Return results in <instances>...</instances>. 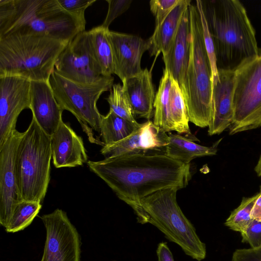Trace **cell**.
I'll return each mask as SVG.
<instances>
[{
  "label": "cell",
  "mask_w": 261,
  "mask_h": 261,
  "mask_svg": "<svg viewBox=\"0 0 261 261\" xmlns=\"http://www.w3.org/2000/svg\"><path fill=\"white\" fill-rule=\"evenodd\" d=\"M87 164L120 200L132 208L139 223L143 217L142 199L161 190L184 188L191 178L190 164L165 154L134 153L89 161Z\"/></svg>",
  "instance_id": "1"
},
{
  "label": "cell",
  "mask_w": 261,
  "mask_h": 261,
  "mask_svg": "<svg viewBox=\"0 0 261 261\" xmlns=\"http://www.w3.org/2000/svg\"><path fill=\"white\" fill-rule=\"evenodd\" d=\"M202 2L218 69L235 70L244 60L261 54L255 29L240 1Z\"/></svg>",
  "instance_id": "2"
},
{
  "label": "cell",
  "mask_w": 261,
  "mask_h": 261,
  "mask_svg": "<svg viewBox=\"0 0 261 261\" xmlns=\"http://www.w3.org/2000/svg\"><path fill=\"white\" fill-rule=\"evenodd\" d=\"M86 23L65 11L57 0H0V38L33 34L70 42L85 31Z\"/></svg>",
  "instance_id": "3"
},
{
  "label": "cell",
  "mask_w": 261,
  "mask_h": 261,
  "mask_svg": "<svg viewBox=\"0 0 261 261\" xmlns=\"http://www.w3.org/2000/svg\"><path fill=\"white\" fill-rule=\"evenodd\" d=\"M69 41L39 34H14L0 38V76L49 81Z\"/></svg>",
  "instance_id": "4"
},
{
  "label": "cell",
  "mask_w": 261,
  "mask_h": 261,
  "mask_svg": "<svg viewBox=\"0 0 261 261\" xmlns=\"http://www.w3.org/2000/svg\"><path fill=\"white\" fill-rule=\"evenodd\" d=\"M51 136L32 117L23 132L15 158L17 185L20 200L41 203L50 181Z\"/></svg>",
  "instance_id": "5"
},
{
  "label": "cell",
  "mask_w": 261,
  "mask_h": 261,
  "mask_svg": "<svg viewBox=\"0 0 261 261\" xmlns=\"http://www.w3.org/2000/svg\"><path fill=\"white\" fill-rule=\"evenodd\" d=\"M179 190L177 187L165 189L142 199L141 224L154 225L186 254L201 261L206 257V246L177 203L176 194Z\"/></svg>",
  "instance_id": "6"
},
{
  "label": "cell",
  "mask_w": 261,
  "mask_h": 261,
  "mask_svg": "<svg viewBox=\"0 0 261 261\" xmlns=\"http://www.w3.org/2000/svg\"><path fill=\"white\" fill-rule=\"evenodd\" d=\"M191 41L186 73V104L189 121L200 127H208L211 115L212 70L205 47L199 13L195 5L189 6Z\"/></svg>",
  "instance_id": "7"
},
{
  "label": "cell",
  "mask_w": 261,
  "mask_h": 261,
  "mask_svg": "<svg viewBox=\"0 0 261 261\" xmlns=\"http://www.w3.org/2000/svg\"><path fill=\"white\" fill-rule=\"evenodd\" d=\"M114 77L103 76L99 81L91 84H81L71 81L59 74L55 70L49 82L55 97L64 110L71 112L81 124L90 142L103 144L93 135L92 130L100 133L101 114L96 103L100 95L110 91Z\"/></svg>",
  "instance_id": "8"
},
{
  "label": "cell",
  "mask_w": 261,
  "mask_h": 261,
  "mask_svg": "<svg viewBox=\"0 0 261 261\" xmlns=\"http://www.w3.org/2000/svg\"><path fill=\"white\" fill-rule=\"evenodd\" d=\"M234 70L231 135L261 126V54L244 60Z\"/></svg>",
  "instance_id": "9"
},
{
  "label": "cell",
  "mask_w": 261,
  "mask_h": 261,
  "mask_svg": "<svg viewBox=\"0 0 261 261\" xmlns=\"http://www.w3.org/2000/svg\"><path fill=\"white\" fill-rule=\"evenodd\" d=\"M46 238L41 261H80V239L66 213L57 208L41 217Z\"/></svg>",
  "instance_id": "10"
},
{
  "label": "cell",
  "mask_w": 261,
  "mask_h": 261,
  "mask_svg": "<svg viewBox=\"0 0 261 261\" xmlns=\"http://www.w3.org/2000/svg\"><path fill=\"white\" fill-rule=\"evenodd\" d=\"M55 70L76 83L91 84L103 76L93 55L88 31L77 34L59 56Z\"/></svg>",
  "instance_id": "11"
},
{
  "label": "cell",
  "mask_w": 261,
  "mask_h": 261,
  "mask_svg": "<svg viewBox=\"0 0 261 261\" xmlns=\"http://www.w3.org/2000/svg\"><path fill=\"white\" fill-rule=\"evenodd\" d=\"M30 86L26 78L0 76V147L16 129L20 113L30 109Z\"/></svg>",
  "instance_id": "12"
},
{
  "label": "cell",
  "mask_w": 261,
  "mask_h": 261,
  "mask_svg": "<svg viewBox=\"0 0 261 261\" xmlns=\"http://www.w3.org/2000/svg\"><path fill=\"white\" fill-rule=\"evenodd\" d=\"M23 133L16 129L0 147V223L8 224L15 205L20 201L17 185L15 158Z\"/></svg>",
  "instance_id": "13"
},
{
  "label": "cell",
  "mask_w": 261,
  "mask_h": 261,
  "mask_svg": "<svg viewBox=\"0 0 261 261\" xmlns=\"http://www.w3.org/2000/svg\"><path fill=\"white\" fill-rule=\"evenodd\" d=\"M108 35L112 51L114 74L122 82L140 73L142 57L150 48L148 40L110 30Z\"/></svg>",
  "instance_id": "14"
},
{
  "label": "cell",
  "mask_w": 261,
  "mask_h": 261,
  "mask_svg": "<svg viewBox=\"0 0 261 261\" xmlns=\"http://www.w3.org/2000/svg\"><path fill=\"white\" fill-rule=\"evenodd\" d=\"M218 77L213 81L212 110L208 134L219 135L229 127L233 117L234 70L218 69Z\"/></svg>",
  "instance_id": "15"
},
{
  "label": "cell",
  "mask_w": 261,
  "mask_h": 261,
  "mask_svg": "<svg viewBox=\"0 0 261 261\" xmlns=\"http://www.w3.org/2000/svg\"><path fill=\"white\" fill-rule=\"evenodd\" d=\"M168 143V135L153 121L147 120L123 140L103 145L100 152L105 158H109L166 147Z\"/></svg>",
  "instance_id": "16"
},
{
  "label": "cell",
  "mask_w": 261,
  "mask_h": 261,
  "mask_svg": "<svg viewBox=\"0 0 261 261\" xmlns=\"http://www.w3.org/2000/svg\"><path fill=\"white\" fill-rule=\"evenodd\" d=\"M30 110L32 117L51 136L62 120L63 110L58 103L49 81H31Z\"/></svg>",
  "instance_id": "17"
},
{
  "label": "cell",
  "mask_w": 261,
  "mask_h": 261,
  "mask_svg": "<svg viewBox=\"0 0 261 261\" xmlns=\"http://www.w3.org/2000/svg\"><path fill=\"white\" fill-rule=\"evenodd\" d=\"M51 152L57 168L83 166L88 162L82 138L63 121L51 136Z\"/></svg>",
  "instance_id": "18"
},
{
  "label": "cell",
  "mask_w": 261,
  "mask_h": 261,
  "mask_svg": "<svg viewBox=\"0 0 261 261\" xmlns=\"http://www.w3.org/2000/svg\"><path fill=\"white\" fill-rule=\"evenodd\" d=\"M190 41L191 25L188 7L184 14L175 39L168 54L163 57L165 68L178 83L185 102L187 98L186 73L190 57Z\"/></svg>",
  "instance_id": "19"
},
{
  "label": "cell",
  "mask_w": 261,
  "mask_h": 261,
  "mask_svg": "<svg viewBox=\"0 0 261 261\" xmlns=\"http://www.w3.org/2000/svg\"><path fill=\"white\" fill-rule=\"evenodd\" d=\"M122 83L134 115L150 120L155 98L151 71L145 68Z\"/></svg>",
  "instance_id": "20"
},
{
  "label": "cell",
  "mask_w": 261,
  "mask_h": 261,
  "mask_svg": "<svg viewBox=\"0 0 261 261\" xmlns=\"http://www.w3.org/2000/svg\"><path fill=\"white\" fill-rule=\"evenodd\" d=\"M190 0H180L162 23L155 27L154 31L148 40L150 56H158L162 53L167 55L174 42L182 18L191 4Z\"/></svg>",
  "instance_id": "21"
},
{
  "label": "cell",
  "mask_w": 261,
  "mask_h": 261,
  "mask_svg": "<svg viewBox=\"0 0 261 261\" xmlns=\"http://www.w3.org/2000/svg\"><path fill=\"white\" fill-rule=\"evenodd\" d=\"M169 143L165 147V154L168 156L190 164L192 160L198 157L216 154L218 146L221 139L212 146H205L194 142V140L180 134L168 133Z\"/></svg>",
  "instance_id": "22"
},
{
  "label": "cell",
  "mask_w": 261,
  "mask_h": 261,
  "mask_svg": "<svg viewBox=\"0 0 261 261\" xmlns=\"http://www.w3.org/2000/svg\"><path fill=\"white\" fill-rule=\"evenodd\" d=\"M109 30L100 25L88 31L93 55L104 76H111L114 74L112 51L108 35Z\"/></svg>",
  "instance_id": "23"
},
{
  "label": "cell",
  "mask_w": 261,
  "mask_h": 261,
  "mask_svg": "<svg viewBox=\"0 0 261 261\" xmlns=\"http://www.w3.org/2000/svg\"><path fill=\"white\" fill-rule=\"evenodd\" d=\"M173 78L165 68L155 96L153 107V123L165 133L173 130L169 116V99Z\"/></svg>",
  "instance_id": "24"
},
{
  "label": "cell",
  "mask_w": 261,
  "mask_h": 261,
  "mask_svg": "<svg viewBox=\"0 0 261 261\" xmlns=\"http://www.w3.org/2000/svg\"><path fill=\"white\" fill-rule=\"evenodd\" d=\"M141 123H135L124 119L112 111L101 115L100 135L103 145L119 142L134 132Z\"/></svg>",
  "instance_id": "25"
},
{
  "label": "cell",
  "mask_w": 261,
  "mask_h": 261,
  "mask_svg": "<svg viewBox=\"0 0 261 261\" xmlns=\"http://www.w3.org/2000/svg\"><path fill=\"white\" fill-rule=\"evenodd\" d=\"M169 116L174 131L179 134H185L186 137L194 141H198L191 133L185 100L178 83L174 79L170 94Z\"/></svg>",
  "instance_id": "26"
},
{
  "label": "cell",
  "mask_w": 261,
  "mask_h": 261,
  "mask_svg": "<svg viewBox=\"0 0 261 261\" xmlns=\"http://www.w3.org/2000/svg\"><path fill=\"white\" fill-rule=\"evenodd\" d=\"M42 207L41 203L20 200L15 206L11 217L5 227L8 232H15L28 226Z\"/></svg>",
  "instance_id": "27"
},
{
  "label": "cell",
  "mask_w": 261,
  "mask_h": 261,
  "mask_svg": "<svg viewBox=\"0 0 261 261\" xmlns=\"http://www.w3.org/2000/svg\"><path fill=\"white\" fill-rule=\"evenodd\" d=\"M259 194L260 192H258L253 196L243 197L239 206L231 213L226 219L225 225L231 230L243 232L252 220L251 211Z\"/></svg>",
  "instance_id": "28"
},
{
  "label": "cell",
  "mask_w": 261,
  "mask_h": 261,
  "mask_svg": "<svg viewBox=\"0 0 261 261\" xmlns=\"http://www.w3.org/2000/svg\"><path fill=\"white\" fill-rule=\"evenodd\" d=\"M110 91V94L106 98L110 106V110L124 119L138 123L134 118L131 106L123 86L119 83L113 84Z\"/></svg>",
  "instance_id": "29"
},
{
  "label": "cell",
  "mask_w": 261,
  "mask_h": 261,
  "mask_svg": "<svg viewBox=\"0 0 261 261\" xmlns=\"http://www.w3.org/2000/svg\"><path fill=\"white\" fill-rule=\"evenodd\" d=\"M195 3L200 15L203 40L211 65L213 81L218 75L214 44L203 11L202 2L197 0L195 1Z\"/></svg>",
  "instance_id": "30"
},
{
  "label": "cell",
  "mask_w": 261,
  "mask_h": 261,
  "mask_svg": "<svg viewBox=\"0 0 261 261\" xmlns=\"http://www.w3.org/2000/svg\"><path fill=\"white\" fill-rule=\"evenodd\" d=\"M180 0H152L150 9L155 17V27L160 25Z\"/></svg>",
  "instance_id": "31"
},
{
  "label": "cell",
  "mask_w": 261,
  "mask_h": 261,
  "mask_svg": "<svg viewBox=\"0 0 261 261\" xmlns=\"http://www.w3.org/2000/svg\"><path fill=\"white\" fill-rule=\"evenodd\" d=\"M108 3V11L106 17L101 25L109 29L112 21L125 12L130 6L131 0H106Z\"/></svg>",
  "instance_id": "32"
},
{
  "label": "cell",
  "mask_w": 261,
  "mask_h": 261,
  "mask_svg": "<svg viewBox=\"0 0 261 261\" xmlns=\"http://www.w3.org/2000/svg\"><path fill=\"white\" fill-rule=\"evenodd\" d=\"M60 6L70 14L86 20L85 12L96 0H57Z\"/></svg>",
  "instance_id": "33"
},
{
  "label": "cell",
  "mask_w": 261,
  "mask_h": 261,
  "mask_svg": "<svg viewBox=\"0 0 261 261\" xmlns=\"http://www.w3.org/2000/svg\"><path fill=\"white\" fill-rule=\"evenodd\" d=\"M241 234L242 242L249 243L253 248L261 247V221L252 219L247 228Z\"/></svg>",
  "instance_id": "34"
},
{
  "label": "cell",
  "mask_w": 261,
  "mask_h": 261,
  "mask_svg": "<svg viewBox=\"0 0 261 261\" xmlns=\"http://www.w3.org/2000/svg\"><path fill=\"white\" fill-rule=\"evenodd\" d=\"M232 261H261V247L238 249L232 254Z\"/></svg>",
  "instance_id": "35"
},
{
  "label": "cell",
  "mask_w": 261,
  "mask_h": 261,
  "mask_svg": "<svg viewBox=\"0 0 261 261\" xmlns=\"http://www.w3.org/2000/svg\"><path fill=\"white\" fill-rule=\"evenodd\" d=\"M158 261H175L166 242H161L156 249Z\"/></svg>",
  "instance_id": "36"
},
{
  "label": "cell",
  "mask_w": 261,
  "mask_h": 261,
  "mask_svg": "<svg viewBox=\"0 0 261 261\" xmlns=\"http://www.w3.org/2000/svg\"><path fill=\"white\" fill-rule=\"evenodd\" d=\"M260 194L256 199L252 207L251 217L253 220L261 221V187Z\"/></svg>",
  "instance_id": "37"
},
{
  "label": "cell",
  "mask_w": 261,
  "mask_h": 261,
  "mask_svg": "<svg viewBox=\"0 0 261 261\" xmlns=\"http://www.w3.org/2000/svg\"><path fill=\"white\" fill-rule=\"evenodd\" d=\"M254 171L257 175L261 178V154L254 168Z\"/></svg>",
  "instance_id": "38"
},
{
  "label": "cell",
  "mask_w": 261,
  "mask_h": 261,
  "mask_svg": "<svg viewBox=\"0 0 261 261\" xmlns=\"http://www.w3.org/2000/svg\"><path fill=\"white\" fill-rule=\"evenodd\" d=\"M113 261H116V260H113Z\"/></svg>",
  "instance_id": "39"
}]
</instances>
